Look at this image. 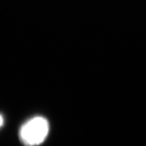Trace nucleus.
I'll return each instance as SVG.
<instances>
[{
	"label": "nucleus",
	"mask_w": 146,
	"mask_h": 146,
	"mask_svg": "<svg viewBox=\"0 0 146 146\" xmlns=\"http://www.w3.org/2000/svg\"><path fill=\"white\" fill-rule=\"evenodd\" d=\"M49 131L47 119L42 116H35L22 125L19 130V138L25 146H37L46 140Z\"/></svg>",
	"instance_id": "1"
}]
</instances>
